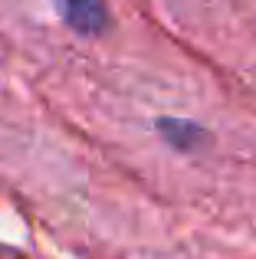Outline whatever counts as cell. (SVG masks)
Segmentation results:
<instances>
[{
    "instance_id": "6da1fadb",
    "label": "cell",
    "mask_w": 256,
    "mask_h": 259,
    "mask_svg": "<svg viewBox=\"0 0 256 259\" xmlns=\"http://www.w3.org/2000/svg\"><path fill=\"white\" fill-rule=\"evenodd\" d=\"M56 10L79 36H99L109 23V10L102 0H56Z\"/></svg>"
},
{
    "instance_id": "7a4b0ae2",
    "label": "cell",
    "mask_w": 256,
    "mask_h": 259,
    "mask_svg": "<svg viewBox=\"0 0 256 259\" xmlns=\"http://www.w3.org/2000/svg\"><path fill=\"white\" fill-rule=\"evenodd\" d=\"M161 132H164V138L171 141V145H178V148H194V145L204 141V132H200L197 125L178 121V118H164L161 121Z\"/></svg>"
}]
</instances>
